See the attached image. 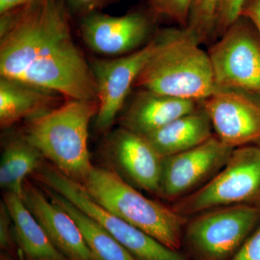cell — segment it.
Here are the masks:
<instances>
[{
    "label": "cell",
    "mask_w": 260,
    "mask_h": 260,
    "mask_svg": "<svg viewBox=\"0 0 260 260\" xmlns=\"http://www.w3.org/2000/svg\"><path fill=\"white\" fill-rule=\"evenodd\" d=\"M135 82L134 87L194 102L204 101L216 90L208 53L189 30H165Z\"/></svg>",
    "instance_id": "cell-2"
},
{
    "label": "cell",
    "mask_w": 260,
    "mask_h": 260,
    "mask_svg": "<svg viewBox=\"0 0 260 260\" xmlns=\"http://www.w3.org/2000/svg\"><path fill=\"white\" fill-rule=\"evenodd\" d=\"M194 0H147L154 17L169 19L186 28Z\"/></svg>",
    "instance_id": "cell-22"
},
{
    "label": "cell",
    "mask_w": 260,
    "mask_h": 260,
    "mask_svg": "<svg viewBox=\"0 0 260 260\" xmlns=\"http://www.w3.org/2000/svg\"><path fill=\"white\" fill-rule=\"evenodd\" d=\"M42 154L23 135L8 140L0 162V186L5 191L23 195V184L43 164Z\"/></svg>",
    "instance_id": "cell-19"
},
{
    "label": "cell",
    "mask_w": 260,
    "mask_h": 260,
    "mask_svg": "<svg viewBox=\"0 0 260 260\" xmlns=\"http://www.w3.org/2000/svg\"><path fill=\"white\" fill-rule=\"evenodd\" d=\"M260 198V146L233 150L225 166L172 207L183 217L220 207L249 204Z\"/></svg>",
    "instance_id": "cell-6"
},
{
    "label": "cell",
    "mask_w": 260,
    "mask_h": 260,
    "mask_svg": "<svg viewBox=\"0 0 260 260\" xmlns=\"http://www.w3.org/2000/svg\"><path fill=\"white\" fill-rule=\"evenodd\" d=\"M80 184L94 201L116 216L173 250L180 247L184 217L145 197L115 171L93 166Z\"/></svg>",
    "instance_id": "cell-4"
},
{
    "label": "cell",
    "mask_w": 260,
    "mask_h": 260,
    "mask_svg": "<svg viewBox=\"0 0 260 260\" xmlns=\"http://www.w3.org/2000/svg\"><path fill=\"white\" fill-rule=\"evenodd\" d=\"M44 187L64 197L78 209L104 227L136 260H188L146 233L116 216L94 201L79 183L51 164H42L34 173Z\"/></svg>",
    "instance_id": "cell-5"
},
{
    "label": "cell",
    "mask_w": 260,
    "mask_h": 260,
    "mask_svg": "<svg viewBox=\"0 0 260 260\" xmlns=\"http://www.w3.org/2000/svg\"><path fill=\"white\" fill-rule=\"evenodd\" d=\"M151 18L142 12L112 16L102 12L80 19V37L95 54L120 56L143 47L152 31Z\"/></svg>",
    "instance_id": "cell-13"
},
{
    "label": "cell",
    "mask_w": 260,
    "mask_h": 260,
    "mask_svg": "<svg viewBox=\"0 0 260 260\" xmlns=\"http://www.w3.org/2000/svg\"><path fill=\"white\" fill-rule=\"evenodd\" d=\"M106 135L101 152L109 168L135 187L158 195L162 158L148 140L120 126Z\"/></svg>",
    "instance_id": "cell-11"
},
{
    "label": "cell",
    "mask_w": 260,
    "mask_h": 260,
    "mask_svg": "<svg viewBox=\"0 0 260 260\" xmlns=\"http://www.w3.org/2000/svg\"><path fill=\"white\" fill-rule=\"evenodd\" d=\"M248 0H218L213 35L221 36L240 18Z\"/></svg>",
    "instance_id": "cell-23"
},
{
    "label": "cell",
    "mask_w": 260,
    "mask_h": 260,
    "mask_svg": "<svg viewBox=\"0 0 260 260\" xmlns=\"http://www.w3.org/2000/svg\"><path fill=\"white\" fill-rule=\"evenodd\" d=\"M3 203L11 216L15 243L27 260H69L51 243L21 196L5 191Z\"/></svg>",
    "instance_id": "cell-17"
},
{
    "label": "cell",
    "mask_w": 260,
    "mask_h": 260,
    "mask_svg": "<svg viewBox=\"0 0 260 260\" xmlns=\"http://www.w3.org/2000/svg\"><path fill=\"white\" fill-rule=\"evenodd\" d=\"M230 260H260V224Z\"/></svg>",
    "instance_id": "cell-26"
},
{
    "label": "cell",
    "mask_w": 260,
    "mask_h": 260,
    "mask_svg": "<svg viewBox=\"0 0 260 260\" xmlns=\"http://www.w3.org/2000/svg\"><path fill=\"white\" fill-rule=\"evenodd\" d=\"M66 99L60 94L11 78H0V126L8 129L59 107Z\"/></svg>",
    "instance_id": "cell-16"
},
{
    "label": "cell",
    "mask_w": 260,
    "mask_h": 260,
    "mask_svg": "<svg viewBox=\"0 0 260 260\" xmlns=\"http://www.w3.org/2000/svg\"><path fill=\"white\" fill-rule=\"evenodd\" d=\"M24 203L57 250L69 260H95L74 219L31 181L23 184Z\"/></svg>",
    "instance_id": "cell-14"
},
{
    "label": "cell",
    "mask_w": 260,
    "mask_h": 260,
    "mask_svg": "<svg viewBox=\"0 0 260 260\" xmlns=\"http://www.w3.org/2000/svg\"><path fill=\"white\" fill-rule=\"evenodd\" d=\"M241 16L208 52L217 88L260 96V44Z\"/></svg>",
    "instance_id": "cell-8"
},
{
    "label": "cell",
    "mask_w": 260,
    "mask_h": 260,
    "mask_svg": "<svg viewBox=\"0 0 260 260\" xmlns=\"http://www.w3.org/2000/svg\"><path fill=\"white\" fill-rule=\"evenodd\" d=\"M70 15L61 0H32L0 15V77L52 90L66 100L98 101Z\"/></svg>",
    "instance_id": "cell-1"
},
{
    "label": "cell",
    "mask_w": 260,
    "mask_h": 260,
    "mask_svg": "<svg viewBox=\"0 0 260 260\" xmlns=\"http://www.w3.org/2000/svg\"><path fill=\"white\" fill-rule=\"evenodd\" d=\"M98 110V101L67 99L50 112L27 121L22 134L58 170L82 184L93 166L88 150L89 126Z\"/></svg>",
    "instance_id": "cell-3"
},
{
    "label": "cell",
    "mask_w": 260,
    "mask_h": 260,
    "mask_svg": "<svg viewBox=\"0 0 260 260\" xmlns=\"http://www.w3.org/2000/svg\"><path fill=\"white\" fill-rule=\"evenodd\" d=\"M15 243L11 216L4 203L2 202L0 208V246L2 249L13 252Z\"/></svg>",
    "instance_id": "cell-25"
},
{
    "label": "cell",
    "mask_w": 260,
    "mask_h": 260,
    "mask_svg": "<svg viewBox=\"0 0 260 260\" xmlns=\"http://www.w3.org/2000/svg\"><path fill=\"white\" fill-rule=\"evenodd\" d=\"M70 14L80 19L102 12L103 9L114 4L117 0H61Z\"/></svg>",
    "instance_id": "cell-24"
},
{
    "label": "cell",
    "mask_w": 260,
    "mask_h": 260,
    "mask_svg": "<svg viewBox=\"0 0 260 260\" xmlns=\"http://www.w3.org/2000/svg\"><path fill=\"white\" fill-rule=\"evenodd\" d=\"M158 44L157 35L138 50L113 58H88L97 88L99 110L94 121L98 134L112 129L135 82Z\"/></svg>",
    "instance_id": "cell-9"
},
{
    "label": "cell",
    "mask_w": 260,
    "mask_h": 260,
    "mask_svg": "<svg viewBox=\"0 0 260 260\" xmlns=\"http://www.w3.org/2000/svg\"><path fill=\"white\" fill-rule=\"evenodd\" d=\"M233 150L213 135L194 148L164 157L158 196L174 201L190 194L225 166Z\"/></svg>",
    "instance_id": "cell-10"
},
{
    "label": "cell",
    "mask_w": 260,
    "mask_h": 260,
    "mask_svg": "<svg viewBox=\"0 0 260 260\" xmlns=\"http://www.w3.org/2000/svg\"><path fill=\"white\" fill-rule=\"evenodd\" d=\"M259 220L260 208L250 204L206 210L186 225V244L196 259L230 260Z\"/></svg>",
    "instance_id": "cell-7"
},
{
    "label": "cell",
    "mask_w": 260,
    "mask_h": 260,
    "mask_svg": "<svg viewBox=\"0 0 260 260\" xmlns=\"http://www.w3.org/2000/svg\"><path fill=\"white\" fill-rule=\"evenodd\" d=\"M49 198L69 214L83 234L95 260H136L98 222L49 188H43Z\"/></svg>",
    "instance_id": "cell-20"
},
{
    "label": "cell",
    "mask_w": 260,
    "mask_h": 260,
    "mask_svg": "<svg viewBox=\"0 0 260 260\" xmlns=\"http://www.w3.org/2000/svg\"><path fill=\"white\" fill-rule=\"evenodd\" d=\"M196 102L140 89L119 118V126L146 136L178 118L194 112Z\"/></svg>",
    "instance_id": "cell-15"
},
{
    "label": "cell",
    "mask_w": 260,
    "mask_h": 260,
    "mask_svg": "<svg viewBox=\"0 0 260 260\" xmlns=\"http://www.w3.org/2000/svg\"><path fill=\"white\" fill-rule=\"evenodd\" d=\"M241 16L249 20L260 35V0H248L243 8Z\"/></svg>",
    "instance_id": "cell-27"
},
{
    "label": "cell",
    "mask_w": 260,
    "mask_h": 260,
    "mask_svg": "<svg viewBox=\"0 0 260 260\" xmlns=\"http://www.w3.org/2000/svg\"><path fill=\"white\" fill-rule=\"evenodd\" d=\"M203 102L215 136L232 148L260 143V96L217 88Z\"/></svg>",
    "instance_id": "cell-12"
},
{
    "label": "cell",
    "mask_w": 260,
    "mask_h": 260,
    "mask_svg": "<svg viewBox=\"0 0 260 260\" xmlns=\"http://www.w3.org/2000/svg\"><path fill=\"white\" fill-rule=\"evenodd\" d=\"M32 0H0V15L25 6Z\"/></svg>",
    "instance_id": "cell-28"
},
{
    "label": "cell",
    "mask_w": 260,
    "mask_h": 260,
    "mask_svg": "<svg viewBox=\"0 0 260 260\" xmlns=\"http://www.w3.org/2000/svg\"><path fill=\"white\" fill-rule=\"evenodd\" d=\"M218 0H194L186 28L203 42L213 35L215 9Z\"/></svg>",
    "instance_id": "cell-21"
},
{
    "label": "cell",
    "mask_w": 260,
    "mask_h": 260,
    "mask_svg": "<svg viewBox=\"0 0 260 260\" xmlns=\"http://www.w3.org/2000/svg\"><path fill=\"white\" fill-rule=\"evenodd\" d=\"M1 260H13V259H10V258L7 257V256L2 255Z\"/></svg>",
    "instance_id": "cell-29"
},
{
    "label": "cell",
    "mask_w": 260,
    "mask_h": 260,
    "mask_svg": "<svg viewBox=\"0 0 260 260\" xmlns=\"http://www.w3.org/2000/svg\"><path fill=\"white\" fill-rule=\"evenodd\" d=\"M211 121L203 109L181 116L156 131L144 136L162 157L186 151L211 138Z\"/></svg>",
    "instance_id": "cell-18"
}]
</instances>
